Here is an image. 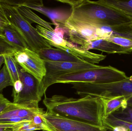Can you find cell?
Returning <instances> with one entry per match:
<instances>
[{"label": "cell", "instance_id": "26", "mask_svg": "<svg viewBox=\"0 0 132 131\" xmlns=\"http://www.w3.org/2000/svg\"><path fill=\"white\" fill-rule=\"evenodd\" d=\"M105 39L132 52V40L131 39L119 37H109Z\"/></svg>", "mask_w": 132, "mask_h": 131}, {"label": "cell", "instance_id": "17", "mask_svg": "<svg viewBox=\"0 0 132 131\" xmlns=\"http://www.w3.org/2000/svg\"><path fill=\"white\" fill-rule=\"evenodd\" d=\"M1 35L14 46L18 51L29 48L22 35L16 28L11 24L4 27L2 32Z\"/></svg>", "mask_w": 132, "mask_h": 131}, {"label": "cell", "instance_id": "5", "mask_svg": "<svg viewBox=\"0 0 132 131\" xmlns=\"http://www.w3.org/2000/svg\"><path fill=\"white\" fill-rule=\"evenodd\" d=\"M0 3L10 23L22 35L29 49L38 53L42 49L52 47L39 34L36 28L20 14L17 6L6 4L1 0Z\"/></svg>", "mask_w": 132, "mask_h": 131}, {"label": "cell", "instance_id": "10", "mask_svg": "<svg viewBox=\"0 0 132 131\" xmlns=\"http://www.w3.org/2000/svg\"><path fill=\"white\" fill-rule=\"evenodd\" d=\"M43 116L47 127V131H105V128L71 120L47 111L45 112Z\"/></svg>", "mask_w": 132, "mask_h": 131}, {"label": "cell", "instance_id": "35", "mask_svg": "<svg viewBox=\"0 0 132 131\" xmlns=\"http://www.w3.org/2000/svg\"><path fill=\"white\" fill-rule=\"evenodd\" d=\"M129 24H130L131 25H132V21L131 22H130V23H129Z\"/></svg>", "mask_w": 132, "mask_h": 131}, {"label": "cell", "instance_id": "9", "mask_svg": "<svg viewBox=\"0 0 132 131\" xmlns=\"http://www.w3.org/2000/svg\"><path fill=\"white\" fill-rule=\"evenodd\" d=\"M18 65L26 72L42 82L46 75L45 61L39 54L29 48L17 51L13 55Z\"/></svg>", "mask_w": 132, "mask_h": 131}, {"label": "cell", "instance_id": "22", "mask_svg": "<svg viewBox=\"0 0 132 131\" xmlns=\"http://www.w3.org/2000/svg\"><path fill=\"white\" fill-rule=\"evenodd\" d=\"M4 65L11 76L12 84L19 80L18 65L16 63L13 55H4Z\"/></svg>", "mask_w": 132, "mask_h": 131}, {"label": "cell", "instance_id": "30", "mask_svg": "<svg viewBox=\"0 0 132 131\" xmlns=\"http://www.w3.org/2000/svg\"><path fill=\"white\" fill-rule=\"evenodd\" d=\"M39 128L36 127L32 121L23 122L19 131H33L39 130Z\"/></svg>", "mask_w": 132, "mask_h": 131}, {"label": "cell", "instance_id": "11", "mask_svg": "<svg viewBox=\"0 0 132 131\" xmlns=\"http://www.w3.org/2000/svg\"><path fill=\"white\" fill-rule=\"evenodd\" d=\"M43 109L28 107L10 102L0 114V124H13L32 120L38 114L45 113Z\"/></svg>", "mask_w": 132, "mask_h": 131}, {"label": "cell", "instance_id": "18", "mask_svg": "<svg viewBox=\"0 0 132 131\" xmlns=\"http://www.w3.org/2000/svg\"><path fill=\"white\" fill-rule=\"evenodd\" d=\"M104 105L103 118L108 117L120 108L127 107V101L123 97H118L111 98H100Z\"/></svg>", "mask_w": 132, "mask_h": 131}, {"label": "cell", "instance_id": "31", "mask_svg": "<svg viewBox=\"0 0 132 131\" xmlns=\"http://www.w3.org/2000/svg\"><path fill=\"white\" fill-rule=\"evenodd\" d=\"M13 87L12 97L18 94L22 91L23 89V84L21 80H18L14 82Z\"/></svg>", "mask_w": 132, "mask_h": 131}, {"label": "cell", "instance_id": "32", "mask_svg": "<svg viewBox=\"0 0 132 131\" xmlns=\"http://www.w3.org/2000/svg\"><path fill=\"white\" fill-rule=\"evenodd\" d=\"M10 102L3 95L0 94V114L4 110Z\"/></svg>", "mask_w": 132, "mask_h": 131}, {"label": "cell", "instance_id": "20", "mask_svg": "<svg viewBox=\"0 0 132 131\" xmlns=\"http://www.w3.org/2000/svg\"><path fill=\"white\" fill-rule=\"evenodd\" d=\"M103 127L114 131H132V124L118 119L112 115L102 119Z\"/></svg>", "mask_w": 132, "mask_h": 131}, {"label": "cell", "instance_id": "12", "mask_svg": "<svg viewBox=\"0 0 132 131\" xmlns=\"http://www.w3.org/2000/svg\"><path fill=\"white\" fill-rule=\"evenodd\" d=\"M44 61L46 70V75L44 77H50L68 73L94 69L99 67V65L84 61L77 62Z\"/></svg>", "mask_w": 132, "mask_h": 131}, {"label": "cell", "instance_id": "4", "mask_svg": "<svg viewBox=\"0 0 132 131\" xmlns=\"http://www.w3.org/2000/svg\"><path fill=\"white\" fill-rule=\"evenodd\" d=\"M71 84L81 97L87 95L104 98L123 97L127 101L128 106L132 107V75L125 80L110 84L73 83Z\"/></svg>", "mask_w": 132, "mask_h": 131}, {"label": "cell", "instance_id": "24", "mask_svg": "<svg viewBox=\"0 0 132 131\" xmlns=\"http://www.w3.org/2000/svg\"><path fill=\"white\" fill-rule=\"evenodd\" d=\"M17 51L14 46L9 42L4 37L0 35V55H13Z\"/></svg>", "mask_w": 132, "mask_h": 131}, {"label": "cell", "instance_id": "15", "mask_svg": "<svg viewBox=\"0 0 132 131\" xmlns=\"http://www.w3.org/2000/svg\"><path fill=\"white\" fill-rule=\"evenodd\" d=\"M98 27L101 38L119 37L132 40V25L129 23L112 26L98 25Z\"/></svg>", "mask_w": 132, "mask_h": 131}, {"label": "cell", "instance_id": "7", "mask_svg": "<svg viewBox=\"0 0 132 131\" xmlns=\"http://www.w3.org/2000/svg\"><path fill=\"white\" fill-rule=\"evenodd\" d=\"M19 80L23 84V89L18 94L12 97L13 103L30 108H38L39 103L45 94L42 83L27 73L18 65Z\"/></svg>", "mask_w": 132, "mask_h": 131}, {"label": "cell", "instance_id": "2", "mask_svg": "<svg viewBox=\"0 0 132 131\" xmlns=\"http://www.w3.org/2000/svg\"><path fill=\"white\" fill-rule=\"evenodd\" d=\"M71 7L69 17L81 22L99 25L115 26L127 24L132 21L119 11L98 1L88 0H58Z\"/></svg>", "mask_w": 132, "mask_h": 131}, {"label": "cell", "instance_id": "34", "mask_svg": "<svg viewBox=\"0 0 132 131\" xmlns=\"http://www.w3.org/2000/svg\"><path fill=\"white\" fill-rule=\"evenodd\" d=\"M105 131H114L112 129L109 128H105Z\"/></svg>", "mask_w": 132, "mask_h": 131}, {"label": "cell", "instance_id": "16", "mask_svg": "<svg viewBox=\"0 0 132 131\" xmlns=\"http://www.w3.org/2000/svg\"><path fill=\"white\" fill-rule=\"evenodd\" d=\"M38 54L44 61L57 62H77L84 61L62 50L52 47L42 49Z\"/></svg>", "mask_w": 132, "mask_h": 131}, {"label": "cell", "instance_id": "23", "mask_svg": "<svg viewBox=\"0 0 132 131\" xmlns=\"http://www.w3.org/2000/svg\"><path fill=\"white\" fill-rule=\"evenodd\" d=\"M111 115L118 119L132 124V107L127 106L125 108H120Z\"/></svg>", "mask_w": 132, "mask_h": 131}, {"label": "cell", "instance_id": "29", "mask_svg": "<svg viewBox=\"0 0 132 131\" xmlns=\"http://www.w3.org/2000/svg\"><path fill=\"white\" fill-rule=\"evenodd\" d=\"M23 122L17 124H0V131H19Z\"/></svg>", "mask_w": 132, "mask_h": 131}, {"label": "cell", "instance_id": "19", "mask_svg": "<svg viewBox=\"0 0 132 131\" xmlns=\"http://www.w3.org/2000/svg\"><path fill=\"white\" fill-rule=\"evenodd\" d=\"M18 9L22 16L31 24L32 23H36L38 25L54 32V29L52 26V25H54L53 23H50L42 19L27 7L19 6L18 7Z\"/></svg>", "mask_w": 132, "mask_h": 131}, {"label": "cell", "instance_id": "14", "mask_svg": "<svg viewBox=\"0 0 132 131\" xmlns=\"http://www.w3.org/2000/svg\"><path fill=\"white\" fill-rule=\"evenodd\" d=\"M24 6L31 9L35 10L43 14L50 18L53 22V24L56 26L59 25L66 20L65 14L63 12L49 10L44 7L42 1H20L19 7Z\"/></svg>", "mask_w": 132, "mask_h": 131}, {"label": "cell", "instance_id": "25", "mask_svg": "<svg viewBox=\"0 0 132 131\" xmlns=\"http://www.w3.org/2000/svg\"><path fill=\"white\" fill-rule=\"evenodd\" d=\"M13 86L11 76L4 64L0 70V94L5 88L8 86Z\"/></svg>", "mask_w": 132, "mask_h": 131}, {"label": "cell", "instance_id": "33", "mask_svg": "<svg viewBox=\"0 0 132 131\" xmlns=\"http://www.w3.org/2000/svg\"><path fill=\"white\" fill-rule=\"evenodd\" d=\"M3 64H4V55H0V68Z\"/></svg>", "mask_w": 132, "mask_h": 131}, {"label": "cell", "instance_id": "1", "mask_svg": "<svg viewBox=\"0 0 132 131\" xmlns=\"http://www.w3.org/2000/svg\"><path fill=\"white\" fill-rule=\"evenodd\" d=\"M43 102L47 111L50 113L104 127L102 123L104 105L100 98L87 95L75 98L56 95L48 97L45 95Z\"/></svg>", "mask_w": 132, "mask_h": 131}, {"label": "cell", "instance_id": "6", "mask_svg": "<svg viewBox=\"0 0 132 131\" xmlns=\"http://www.w3.org/2000/svg\"><path fill=\"white\" fill-rule=\"evenodd\" d=\"M36 28L39 34L51 46L62 50L68 54L80 58L85 61L95 64H98L106 58V55L102 54H95L88 51H84L80 47H78L70 41L59 36L55 32L40 25H36Z\"/></svg>", "mask_w": 132, "mask_h": 131}, {"label": "cell", "instance_id": "21", "mask_svg": "<svg viewBox=\"0 0 132 131\" xmlns=\"http://www.w3.org/2000/svg\"><path fill=\"white\" fill-rule=\"evenodd\" d=\"M98 1L99 3L116 9L132 19V0L129 1L99 0Z\"/></svg>", "mask_w": 132, "mask_h": 131}, {"label": "cell", "instance_id": "28", "mask_svg": "<svg viewBox=\"0 0 132 131\" xmlns=\"http://www.w3.org/2000/svg\"><path fill=\"white\" fill-rule=\"evenodd\" d=\"M11 24L5 13L1 4L0 3V35L5 26Z\"/></svg>", "mask_w": 132, "mask_h": 131}, {"label": "cell", "instance_id": "8", "mask_svg": "<svg viewBox=\"0 0 132 131\" xmlns=\"http://www.w3.org/2000/svg\"><path fill=\"white\" fill-rule=\"evenodd\" d=\"M67 31L70 41L83 47L91 41L101 39L97 24L81 22L68 17L59 24Z\"/></svg>", "mask_w": 132, "mask_h": 131}, {"label": "cell", "instance_id": "13", "mask_svg": "<svg viewBox=\"0 0 132 131\" xmlns=\"http://www.w3.org/2000/svg\"><path fill=\"white\" fill-rule=\"evenodd\" d=\"M80 47L84 51H88L90 49H94L109 54H129L132 52L128 49L104 38L91 41Z\"/></svg>", "mask_w": 132, "mask_h": 131}, {"label": "cell", "instance_id": "27", "mask_svg": "<svg viewBox=\"0 0 132 131\" xmlns=\"http://www.w3.org/2000/svg\"><path fill=\"white\" fill-rule=\"evenodd\" d=\"M43 114H38L35 115L33 117L32 121L34 125L39 128V130L47 131V127L43 116Z\"/></svg>", "mask_w": 132, "mask_h": 131}, {"label": "cell", "instance_id": "3", "mask_svg": "<svg viewBox=\"0 0 132 131\" xmlns=\"http://www.w3.org/2000/svg\"><path fill=\"white\" fill-rule=\"evenodd\" d=\"M128 77L124 72L112 66H101L94 69L84 70L64 74L50 77H44L43 80V92L45 94L47 88L57 83H92L110 84L125 80Z\"/></svg>", "mask_w": 132, "mask_h": 131}]
</instances>
